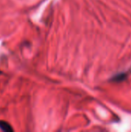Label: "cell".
<instances>
[{"label":"cell","instance_id":"1","mask_svg":"<svg viewBox=\"0 0 131 132\" xmlns=\"http://www.w3.org/2000/svg\"><path fill=\"white\" fill-rule=\"evenodd\" d=\"M0 128H1L2 131L6 132L12 131H13V129L12 128V126H11L9 124H8V123L5 122V121H0Z\"/></svg>","mask_w":131,"mask_h":132}]
</instances>
